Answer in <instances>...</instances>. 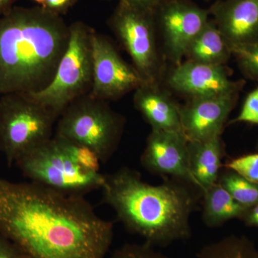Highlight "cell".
Here are the masks:
<instances>
[{
    "label": "cell",
    "mask_w": 258,
    "mask_h": 258,
    "mask_svg": "<svg viewBox=\"0 0 258 258\" xmlns=\"http://www.w3.org/2000/svg\"><path fill=\"white\" fill-rule=\"evenodd\" d=\"M76 1L77 0H45L42 8L52 14L62 16L69 12Z\"/></svg>",
    "instance_id": "484cf974"
},
{
    "label": "cell",
    "mask_w": 258,
    "mask_h": 258,
    "mask_svg": "<svg viewBox=\"0 0 258 258\" xmlns=\"http://www.w3.org/2000/svg\"><path fill=\"white\" fill-rule=\"evenodd\" d=\"M133 101L152 130L183 133L180 106L161 84L144 83L134 91Z\"/></svg>",
    "instance_id": "9a60e30c"
},
{
    "label": "cell",
    "mask_w": 258,
    "mask_h": 258,
    "mask_svg": "<svg viewBox=\"0 0 258 258\" xmlns=\"http://www.w3.org/2000/svg\"><path fill=\"white\" fill-rule=\"evenodd\" d=\"M101 189L118 220L146 243L164 247L191 237L190 217L202 195L192 185L174 178L148 184L139 172L124 167L105 175Z\"/></svg>",
    "instance_id": "7a4b0ae2"
},
{
    "label": "cell",
    "mask_w": 258,
    "mask_h": 258,
    "mask_svg": "<svg viewBox=\"0 0 258 258\" xmlns=\"http://www.w3.org/2000/svg\"><path fill=\"white\" fill-rule=\"evenodd\" d=\"M92 52L91 96L108 102L115 101L147 83L133 64L122 58L108 37L95 30Z\"/></svg>",
    "instance_id": "30bf717a"
},
{
    "label": "cell",
    "mask_w": 258,
    "mask_h": 258,
    "mask_svg": "<svg viewBox=\"0 0 258 258\" xmlns=\"http://www.w3.org/2000/svg\"><path fill=\"white\" fill-rule=\"evenodd\" d=\"M246 77L258 81V40L232 50Z\"/></svg>",
    "instance_id": "7402d4cb"
},
{
    "label": "cell",
    "mask_w": 258,
    "mask_h": 258,
    "mask_svg": "<svg viewBox=\"0 0 258 258\" xmlns=\"http://www.w3.org/2000/svg\"><path fill=\"white\" fill-rule=\"evenodd\" d=\"M198 258H258V249L244 236L230 235L207 244Z\"/></svg>",
    "instance_id": "d6986e66"
},
{
    "label": "cell",
    "mask_w": 258,
    "mask_h": 258,
    "mask_svg": "<svg viewBox=\"0 0 258 258\" xmlns=\"http://www.w3.org/2000/svg\"><path fill=\"white\" fill-rule=\"evenodd\" d=\"M218 183L242 206L249 208L258 204V183L249 181L228 169L220 173Z\"/></svg>",
    "instance_id": "ffe728a7"
},
{
    "label": "cell",
    "mask_w": 258,
    "mask_h": 258,
    "mask_svg": "<svg viewBox=\"0 0 258 258\" xmlns=\"http://www.w3.org/2000/svg\"><path fill=\"white\" fill-rule=\"evenodd\" d=\"M226 169L252 182L258 183V153L246 154L232 159L225 164Z\"/></svg>",
    "instance_id": "603a6c76"
},
{
    "label": "cell",
    "mask_w": 258,
    "mask_h": 258,
    "mask_svg": "<svg viewBox=\"0 0 258 258\" xmlns=\"http://www.w3.org/2000/svg\"><path fill=\"white\" fill-rule=\"evenodd\" d=\"M242 220L249 227L253 226L254 222L258 220V204L247 208V211L242 217Z\"/></svg>",
    "instance_id": "f1b7e54d"
},
{
    "label": "cell",
    "mask_w": 258,
    "mask_h": 258,
    "mask_svg": "<svg viewBox=\"0 0 258 258\" xmlns=\"http://www.w3.org/2000/svg\"><path fill=\"white\" fill-rule=\"evenodd\" d=\"M93 32V28L83 22L70 25L69 45L55 77L40 92L29 94L57 118L70 103L88 94L92 88Z\"/></svg>",
    "instance_id": "8992f818"
},
{
    "label": "cell",
    "mask_w": 258,
    "mask_h": 258,
    "mask_svg": "<svg viewBox=\"0 0 258 258\" xmlns=\"http://www.w3.org/2000/svg\"><path fill=\"white\" fill-rule=\"evenodd\" d=\"M118 2L145 11L154 12L161 0H118Z\"/></svg>",
    "instance_id": "83f0119b"
},
{
    "label": "cell",
    "mask_w": 258,
    "mask_h": 258,
    "mask_svg": "<svg viewBox=\"0 0 258 258\" xmlns=\"http://www.w3.org/2000/svg\"><path fill=\"white\" fill-rule=\"evenodd\" d=\"M232 55L225 37L210 19L186 49L184 58L199 63L224 66Z\"/></svg>",
    "instance_id": "e0dca14e"
},
{
    "label": "cell",
    "mask_w": 258,
    "mask_h": 258,
    "mask_svg": "<svg viewBox=\"0 0 258 258\" xmlns=\"http://www.w3.org/2000/svg\"><path fill=\"white\" fill-rule=\"evenodd\" d=\"M237 122L258 125V88L247 95L240 113L231 123Z\"/></svg>",
    "instance_id": "d4e9b609"
},
{
    "label": "cell",
    "mask_w": 258,
    "mask_h": 258,
    "mask_svg": "<svg viewBox=\"0 0 258 258\" xmlns=\"http://www.w3.org/2000/svg\"><path fill=\"white\" fill-rule=\"evenodd\" d=\"M108 24L144 81L161 84L165 76L164 57L158 47L154 12L118 2Z\"/></svg>",
    "instance_id": "52a82bcc"
},
{
    "label": "cell",
    "mask_w": 258,
    "mask_h": 258,
    "mask_svg": "<svg viewBox=\"0 0 258 258\" xmlns=\"http://www.w3.org/2000/svg\"><path fill=\"white\" fill-rule=\"evenodd\" d=\"M16 165L30 181L70 195H84L99 189L105 175L80 167L52 137L20 158Z\"/></svg>",
    "instance_id": "ba28073f"
},
{
    "label": "cell",
    "mask_w": 258,
    "mask_h": 258,
    "mask_svg": "<svg viewBox=\"0 0 258 258\" xmlns=\"http://www.w3.org/2000/svg\"><path fill=\"white\" fill-rule=\"evenodd\" d=\"M0 235L28 258H105L113 226L84 196L0 179Z\"/></svg>",
    "instance_id": "6da1fadb"
},
{
    "label": "cell",
    "mask_w": 258,
    "mask_h": 258,
    "mask_svg": "<svg viewBox=\"0 0 258 258\" xmlns=\"http://www.w3.org/2000/svg\"><path fill=\"white\" fill-rule=\"evenodd\" d=\"M208 10L231 52L258 40V0H217Z\"/></svg>",
    "instance_id": "5bb4252c"
},
{
    "label": "cell",
    "mask_w": 258,
    "mask_h": 258,
    "mask_svg": "<svg viewBox=\"0 0 258 258\" xmlns=\"http://www.w3.org/2000/svg\"><path fill=\"white\" fill-rule=\"evenodd\" d=\"M163 56L173 66L179 64L195 37L210 20L208 9L191 0H161L154 12Z\"/></svg>",
    "instance_id": "9c48e42d"
},
{
    "label": "cell",
    "mask_w": 258,
    "mask_h": 258,
    "mask_svg": "<svg viewBox=\"0 0 258 258\" xmlns=\"http://www.w3.org/2000/svg\"><path fill=\"white\" fill-rule=\"evenodd\" d=\"M0 258H28L18 246L0 235Z\"/></svg>",
    "instance_id": "4316f807"
},
{
    "label": "cell",
    "mask_w": 258,
    "mask_h": 258,
    "mask_svg": "<svg viewBox=\"0 0 258 258\" xmlns=\"http://www.w3.org/2000/svg\"><path fill=\"white\" fill-rule=\"evenodd\" d=\"M141 163L153 174L171 176L199 189L190 168L188 139L181 132L152 130Z\"/></svg>",
    "instance_id": "7c38bea8"
},
{
    "label": "cell",
    "mask_w": 258,
    "mask_h": 258,
    "mask_svg": "<svg viewBox=\"0 0 258 258\" xmlns=\"http://www.w3.org/2000/svg\"><path fill=\"white\" fill-rule=\"evenodd\" d=\"M238 93L188 98L180 106L181 129L188 141L201 142L221 137Z\"/></svg>",
    "instance_id": "4fadbf2b"
},
{
    "label": "cell",
    "mask_w": 258,
    "mask_h": 258,
    "mask_svg": "<svg viewBox=\"0 0 258 258\" xmlns=\"http://www.w3.org/2000/svg\"><path fill=\"white\" fill-rule=\"evenodd\" d=\"M125 119L108 102L84 95L66 107L57 120L55 134L92 149L106 163L119 145Z\"/></svg>",
    "instance_id": "277c9868"
},
{
    "label": "cell",
    "mask_w": 258,
    "mask_h": 258,
    "mask_svg": "<svg viewBox=\"0 0 258 258\" xmlns=\"http://www.w3.org/2000/svg\"><path fill=\"white\" fill-rule=\"evenodd\" d=\"M203 220L209 227H218L232 219L242 220L247 208L236 202L221 185H212L202 194Z\"/></svg>",
    "instance_id": "ac0fdd59"
},
{
    "label": "cell",
    "mask_w": 258,
    "mask_h": 258,
    "mask_svg": "<svg viewBox=\"0 0 258 258\" xmlns=\"http://www.w3.org/2000/svg\"><path fill=\"white\" fill-rule=\"evenodd\" d=\"M17 1L18 0H0V16L6 14L12 8H14Z\"/></svg>",
    "instance_id": "f546056e"
},
{
    "label": "cell",
    "mask_w": 258,
    "mask_h": 258,
    "mask_svg": "<svg viewBox=\"0 0 258 258\" xmlns=\"http://www.w3.org/2000/svg\"><path fill=\"white\" fill-rule=\"evenodd\" d=\"M190 168L201 193L218 182L224 146L221 137L201 142L188 141Z\"/></svg>",
    "instance_id": "2e32d148"
},
{
    "label": "cell",
    "mask_w": 258,
    "mask_h": 258,
    "mask_svg": "<svg viewBox=\"0 0 258 258\" xmlns=\"http://www.w3.org/2000/svg\"><path fill=\"white\" fill-rule=\"evenodd\" d=\"M70 159L80 167L91 172H99L101 161L96 152L83 144L53 137Z\"/></svg>",
    "instance_id": "44dd1931"
},
{
    "label": "cell",
    "mask_w": 258,
    "mask_h": 258,
    "mask_svg": "<svg viewBox=\"0 0 258 258\" xmlns=\"http://www.w3.org/2000/svg\"><path fill=\"white\" fill-rule=\"evenodd\" d=\"M166 84L172 91L188 98L220 96L239 93L243 81L230 79V69L185 60L173 66L165 76Z\"/></svg>",
    "instance_id": "8fae6325"
},
{
    "label": "cell",
    "mask_w": 258,
    "mask_h": 258,
    "mask_svg": "<svg viewBox=\"0 0 258 258\" xmlns=\"http://www.w3.org/2000/svg\"><path fill=\"white\" fill-rule=\"evenodd\" d=\"M57 118L27 93L0 96V152L8 165L52 139Z\"/></svg>",
    "instance_id": "5b68a950"
},
{
    "label": "cell",
    "mask_w": 258,
    "mask_h": 258,
    "mask_svg": "<svg viewBox=\"0 0 258 258\" xmlns=\"http://www.w3.org/2000/svg\"><path fill=\"white\" fill-rule=\"evenodd\" d=\"M111 258H170L154 249L150 244H125L112 254Z\"/></svg>",
    "instance_id": "cb8c5ba5"
},
{
    "label": "cell",
    "mask_w": 258,
    "mask_h": 258,
    "mask_svg": "<svg viewBox=\"0 0 258 258\" xmlns=\"http://www.w3.org/2000/svg\"><path fill=\"white\" fill-rule=\"evenodd\" d=\"M69 40L70 25L42 7L15 6L0 16V96L46 88Z\"/></svg>",
    "instance_id": "3957f363"
},
{
    "label": "cell",
    "mask_w": 258,
    "mask_h": 258,
    "mask_svg": "<svg viewBox=\"0 0 258 258\" xmlns=\"http://www.w3.org/2000/svg\"><path fill=\"white\" fill-rule=\"evenodd\" d=\"M204 1L209 2L210 1V0H204Z\"/></svg>",
    "instance_id": "1f68e13d"
},
{
    "label": "cell",
    "mask_w": 258,
    "mask_h": 258,
    "mask_svg": "<svg viewBox=\"0 0 258 258\" xmlns=\"http://www.w3.org/2000/svg\"><path fill=\"white\" fill-rule=\"evenodd\" d=\"M34 1L38 5V6L42 7V5L45 3V0H34Z\"/></svg>",
    "instance_id": "4dcf8cb0"
}]
</instances>
